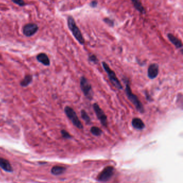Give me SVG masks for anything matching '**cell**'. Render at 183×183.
Instances as JSON below:
<instances>
[{"label":"cell","mask_w":183,"mask_h":183,"mask_svg":"<svg viewBox=\"0 0 183 183\" xmlns=\"http://www.w3.org/2000/svg\"><path fill=\"white\" fill-rule=\"evenodd\" d=\"M126 88H125V93L127 97L131 102L134 105L136 110L141 113H143L144 112V108L143 104L139 100L136 95H134L131 90L129 80H126Z\"/></svg>","instance_id":"1"},{"label":"cell","mask_w":183,"mask_h":183,"mask_svg":"<svg viewBox=\"0 0 183 183\" xmlns=\"http://www.w3.org/2000/svg\"><path fill=\"white\" fill-rule=\"evenodd\" d=\"M67 24L69 29L70 30L73 36L76 40L81 45H83L85 43L84 39L83 36L81 31L77 25L75 20L72 16H69L67 18Z\"/></svg>","instance_id":"2"},{"label":"cell","mask_w":183,"mask_h":183,"mask_svg":"<svg viewBox=\"0 0 183 183\" xmlns=\"http://www.w3.org/2000/svg\"><path fill=\"white\" fill-rule=\"evenodd\" d=\"M102 66L104 70L107 73L109 81H110L113 85L118 89L122 90L123 89V86L119 79L117 78L115 71L109 68V66L104 61L102 62Z\"/></svg>","instance_id":"3"},{"label":"cell","mask_w":183,"mask_h":183,"mask_svg":"<svg viewBox=\"0 0 183 183\" xmlns=\"http://www.w3.org/2000/svg\"><path fill=\"white\" fill-rule=\"evenodd\" d=\"M80 87L85 97L89 100H92L94 96L92 86L84 76H82L80 79Z\"/></svg>","instance_id":"4"},{"label":"cell","mask_w":183,"mask_h":183,"mask_svg":"<svg viewBox=\"0 0 183 183\" xmlns=\"http://www.w3.org/2000/svg\"><path fill=\"white\" fill-rule=\"evenodd\" d=\"M65 112L67 117L70 120L72 124L75 127L80 130L83 129V126L77 116L76 113L74 110V109L68 106H67L65 108Z\"/></svg>","instance_id":"5"},{"label":"cell","mask_w":183,"mask_h":183,"mask_svg":"<svg viewBox=\"0 0 183 183\" xmlns=\"http://www.w3.org/2000/svg\"><path fill=\"white\" fill-rule=\"evenodd\" d=\"M115 168L112 166H107L99 174L97 180L99 182H106L110 180L114 175Z\"/></svg>","instance_id":"6"},{"label":"cell","mask_w":183,"mask_h":183,"mask_svg":"<svg viewBox=\"0 0 183 183\" xmlns=\"http://www.w3.org/2000/svg\"><path fill=\"white\" fill-rule=\"evenodd\" d=\"M93 106L94 111L98 119L99 120L101 124L103 126L106 127L107 126L108 123L106 115L97 103H94Z\"/></svg>","instance_id":"7"},{"label":"cell","mask_w":183,"mask_h":183,"mask_svg":"<svg viewBox=\"0 0 183 183\" xmlns=\"http://www.w3.org/2000/svg\"><path fill=\"white\" fill-rule=\"evenodd\" d=\"M39 30V26L35 23H28L25 24L23 29L22 32L23 34L27 36V37H30V36L34 35Z\"/></svg>","instance_id":"8"},{"label":"cell","mask_w":183,"mask_h":183,"mask_svg":"<svg viewBox=\"0 0 183 183\" xmlns=\"http://www.w3.org/2000/svg\"><path fill=\"white\" fill-rule=\"evenodd\" d=\"M159 73V66L157 63H152L150 65L148 68L147 75L150 80L156 79Z\"/></svg>","instance_id":"9"},{"label":"cell","mask_w":183,"mask_h":183,"mask_svg":"<svg viewBox=\"0 0 183 183\" xmlns=\"http://www.w3.org/2000/svg\"><path fill=\"white\" fill-rule=\"evenodd\" d=\"M0 167L8 172H13V169L9 161L3 158L0 157Z\"/></svg>","instance_id":"10"},{"label":"cell","mask_w":183,"mask_h":183,"mask_svg":"<svg viewBox=\"0 0 183 183\" xmlns=\"http://www.w3.org/2000/svg\"><path fill=\"white\" fill-rule=\"evenodd\" d=\"M37 61L46 66H49L50 65V60L47 55L44 53H39L36 56V57Z\"/></svg>","instance_id":"11"},{"label":"cell","mask_w":183,"mask_h":183,"mask_svg":"<svg viewBox=\"0 0 183 183\" xmlns=\"http://www.w3.org/2000/svg\"><path fill=\"white\" fill-rule=\"evenodd\" d=\"M167 36L170 40V42L177 48H180L182 47V44L181 41L177 38L176 36H175L172 33H168L167 34Z\"/></svg>","instance_id":"12"},{"label":"cell","mask_w":183,"mask_h":183,"mask_svg":"<svg viewBox=\"0 0 183 183\" xmlns=\"http://www.w3.org/2000/svg\"><path fill=\"white\" fill-rule=\"evenodd\" d=\"M132 125L135 129L138 130H142L145 127V124L139 118H133L132 121Z\"/></svg>","instance_id":"13"},{"label":"cell","mask_w":183,"mask_h":183,"mask_svg":"<svg viewBox=\"0 0 183 183\" xmlns=\"http://www.w3.org/2000/svg\"><path fill=\"white\" fill-rule=\"evenodd\" d=\"M131 1L132 2L134 7L138 11L142 14L145 13V9L142 4L141 0H131Z\"/></svg>","instance_id":"14"},{"label":"cell","mask_w":183,"mask_h":183,"mask_svg":"<svg viewBox=\"0 0 183 183\" xmlns=\"http://www.w3.org/2000/svg\"><path fill=\"white\" fill-rule=\"evenodd\" d=\"M66 169L63 167L61 166H54L51 169V173L53 175L58 176L63 173Z\"/></svg>","instance_id":"15"},{"label":"cell","mask_w":183,"mask_h":183,"mask_svg":"<svg viewBox=\"0 0 183 183\" xmlns=\"http://www.w3.org/2000/svg\"><path fill=\"white\" fill-rule=\"evenodd\" d=\"M32 81V76L30 75H26L24 79L21 81V85L23 87H26L29 85Z\"/></svg>","instance_id":"16"},{"label":"cell","mask_w":183,"mask_h":183,"mask_svg":"<svg viewBox=\"0 0 183 183\" xmlns=\"http://www.w3.org/2000/svg\"><path fill=\"white\" fill-rule=\"evenodd\" d=\"M90 132L94 135L96 136H99L102 134V130L97 126H93L91 127L90 129Z\"/></svg>","instance_id":"17"},{"label":"cell","mask_w":183,"mask_h":183,"mask_svg":"<svg viewBox=\"0 0 183 183\" xmlns=\"http://www.w3.org/2000/svg\"><path fill=\"white\" fill-rule=\"evenodd\" d=\"M81 115L82 118L85 122L86 124H89L91 123V119L84 109H82L81 112Z\"/></svg>","instance_id":"18"},{"label":"cell","mask_w":183,"mask_h":183,"mask_svg":"<svg viewBox=\"0 0 183 183\" xmlns=\"http://www.w3.org/2000/svg\"><path fill=\"white\" fill-rule=\"evenodd\" d=\"M103 21L106 23L107 24L108 26H111V27H113L115 25V22L114 21L111 20V18H108V17H105L104 18V19H103Z\"/></svg>","instance_id":"19"},{"label":"cell","mask_w":183,"mask_h":183,"mask_svg":"<svg viewBox=\"0 0 183 183\" xmlns=\"http://www.w3.org/2000/svg\"><path fill=\"white\" fill-rule=\"evenodd\" d=\"M61 133L62 137L66 139H70L72 138L71 135L66 130H61Z\"/></svg>","instance_id":"20"},{"label":"cell","mask_w":183,"mask_h":183,"mask_svg":"<svg viewBox=\"0 0 183 183\" xmlns=\"http://www.w3.org/2000/svg\"><path fill=\"white\" fill-rule=\"evenodd\" d=\"M88 60L90 62H93L94 63H97L98 61L97 57L95 56V54H92V55H90V56H89L88 57Z\"/></svg>","instance_id":"21"},{"label":"cell","mask_w":183,"mask_h":183,"mask_svg":"<svg viewBox=\"0 0 183 183\" xmlns=\"http://www.w3.org/2000/svg\"><path fill=\"white\" fill-rule=\"evenodd\" d=\"M11 1L15 4L20 7H24L26 6V3L24 2V0H11Z\"/></svg>","instance_id":"22"},{"label":"cell","mask_w":183,"mask_h":183,"mask_svg":"<svg viewBox=\"0 0 183 183\" xmlns=\"http://www.w3.org/2000/svg\"><path fill=\"white\" fill-rule=\"evenodd\" d=\"M97 4H98V2L97 1H96V0H94V1H92L89 4L91 8H96L97 6Z\"/></svg>","instance_id":"23"},{"label":"cell","mask_w":183,"mask_h":183,"mask_svg":"<svg viewBox=\"0 0 183 183\" xmlns=\"http://www.w3.org/2000/svg\"><path fill=\"white\" fill-rule=\"evenodd\" d=\"M145 97H146V98H147V99L148 100V101H150V100H152V99L151 98V97H150L149 94L148 93H145Z\"/></svg>","instance_id":"24"}]
</instances>
